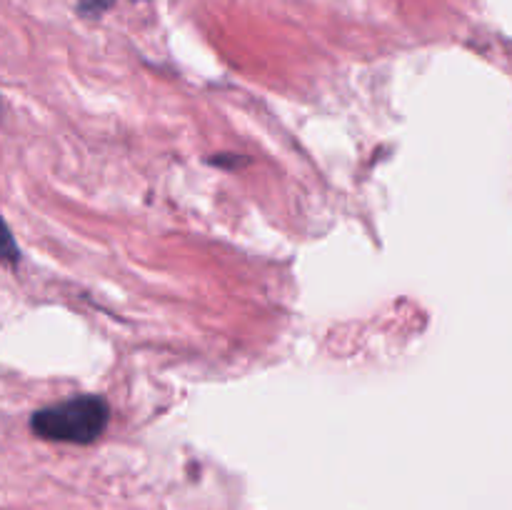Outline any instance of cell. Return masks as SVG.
Here are the masks:
<instances>
[{"mask_svg": "<svg viewBox=\"0 0 512 510\" xmlns=\"http://www.w3.org/2000/svg\"><path fill=\"white\" fill-rule=\"evenodd\" d=\"M110 420V405L100 395H75V398L38 410L30 428L38 438L55 443H93L103 435Z\"/></svg>", "mask_w": 512, "mask_h": 510, "instance_id": "obj_1", "label": "cell"}, {"mask_svg": "<svg viewBox=\"0 0 512 510\" xmlns=\"http://www.w3.org/2000/svg\"><path fill=\"white\" fill-rule=\"evenodd\" d=\"M0 263L10 265V268H15L20 263V250L3 218H0Z\"/></svg>", "mask_w": 512, "mask_h": 510, "instance_id": "obj_2", "label": "cell"}, {"mask_svg": "<svg viewBox=\"0 0 512 510\" xmlns=\"http://www.w3.org/2000/svg\"><path fill=\"white\" fill-rule=\"evenodd\" d=\"M110 5H113V0H80V10L88 15L103 13V10H108Z\"/></svg>", "mask_w": 512, "mask_h": 510, "instance_id": "obj_3", "label": "cell"}]
</instances>
